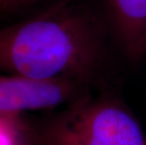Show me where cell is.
Segmentation results:
<instances>
[{"mask_svg":"<svg viewBox=\"0 0 146 145\" xmlns=\"http://www.w3.org/2000/svg\"><path fill=\"white\" fill-rule=\"evenodd\" d=\"M88 88L68 78L33 79L0 75V118L34 110L53 109L88 93Z\"/></svg>","mask_w":146,"mask_h":145,"instance_id":"obj_3","label":"cell"},{"mask_svg":"<svg viewBox=\"0 0 146 145\" xmlns=\"http://www.w3.org/2000/svg\"><path fill=\"white\" fill-rule=\"evenodd\" d=\"M35 138L39 145H146L141 124L122 101L89 93L49 117Z\"/></svg>","mask_w":146,"mask_h":145,"instance_id":"obj_2","label":"cell"},{"mask_svg":"<svg viewBox=\"0 0 146 145\" xmlns=\"http://www.w3.org/2000/svg\"><path fill=\"white\" fill-rule=\"evenodd\" d=\"M108 26L84 0H58L0 29V72L33 79L68 78L89 88L107 63Z\"/></svg>","mask_w":146,"mask_h":145,"instance_id":"obj_1","label":"cell"},{"mask_svg":"<svg viewBox=\"0 0 146 145\" xmlns=\"http://www.w3.org/2000/svg\"><path fill=\"white\" fill-rule=\"evenodd\" d=\"M10 145H31V144L27 140V138H25V136L22 134L20 131H18L17 133L11 138Z\"/></svg>","mask_w":146,"mask_h":145,"instance_id":"obj_6","label":"cell"},{"mask_svg":"<svg viewBox=\"0 0 146 145\" xmlns=\"http://www.w3.org/2000/svg\"><path fill=\"white\" fill-rule=\"evenodd\" d=\"M108 20L123 55L138 62L146 56V0H105Z\"/></svg>","mask_w":146,"mask_h":145,"instance_id":"obj_4","label":"cell"},{"mask_svg":"<svg viewBox=\"0 0 146 145\" xmlns=\"http://www.w3.org/2000/svg\"><path fill=\"white\" fill-rule=\"evenodd\" d=\"M42 0H0V15H13L24 12Z\"/></svg>","mask_w":146,"mask_h":145,"instance_id":"obj_5","label":"cell"}]
</instances>
